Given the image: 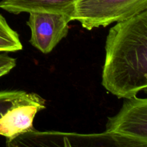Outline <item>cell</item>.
Instances as JSON below:
<instances>
[{"instance_id": "obj_1", "label": "cell", "mask_w": 147, "mask_h": 147, "mask_svg": "<svg viewBox=\"0 0 147 147\" xmlns=\"http://www.w3.org/2000/svg\"><path fill=\"white\" fill-rule=\"evenodd\" d=\"M103 87L119 98L136 96L147 87V10L118 22L106 37Z\"/></svg>"}, {"instance_id": "obj_2", "label": "cell", "mask_w": 147, "mask_h": 147, "mask_svg": "<svg viewBox=\"0 0 147 147\" xmlns=\"http://www.w3.org/2000/svg\"><path fill=\"white\" fill-rule=\"evenodd\" d=\"M147 10V0H79L71 14L88 30L125 21Z\"/></svg>"}, {"instance_id": "obj_3", "label": "cell", "mask_w": 147, "mask_h": 147, "mask_svg": "<svg viewBox=\"0 0 147 147\" xmlns=\"http://www.w3.org/2000/svg\"><path fill=\"white\" fill-rule=\"evenodd\" d=\"M72 21L69 16L53 12L30 13L27 24L31 31L30 43L47 54L68 34V24Z\"/></svg>"}, {"instance_id": "obj_4", "label": "cell", "mask_w": 147, "mask_h": 147, "mask_svg": "<svg viewBox=\"0 0 147 147\" xmlns=\"http://www.w3.org/2000/svg\"><path fill=\"white\" fill-rule=\"evenodd\" d=\"M45 109V99L36 93L25 92L0 118V136L11 139L34 130V117Z\"/></svg>"}, {"instance_id": "obj_5", "label": "cell", "mask_w": 147, "mask_h": 147, "mask_svg": "<svg viewBox=\"0 0 147 147\" xmlns=\"http://www.w3.org/2000/svg\"><path fill=\"white\" fill-rule=\"evenodd\" d=\"M124 99L119 113L108 119L105 131L147 142V99Z\"/></svg>"}, {"instance_id": "obj_6", "label": "cell", "mask_w": 147, "mask_h": 147, "mask_svg": "<svg viewBox=\"0 0 147 147\" xmlns=\"http://www.w3.org/2000/svg\"><path fill=\"white\" fill-rule=\"evenodd\" d=\"M70 147H147V142L115 133L65 132Z\"/></svg>"}, {"instance_id": "obj_7", "label": "cell", "mask_w": 147, "mask_h": 147, "mask_svg": "<svg viewBox=\"0 0 147 147\" xmlns=\"http://www.w3.org/2000/svg\"><path fill=\"white\" fill-rule=\"evenodd\" d=\"M79 0H1L0 8L11 14L22 12H53L69 16Z\"/></svg>"}, {"instance_id": "obj_8", "label": "cell", "mask_w": 147, "mask_h": 147, "mask_svg": "<svg viewBox=\"0 0 147 147\" xmlns=\"http://www.w3.org/2000/svg\"><path fill=\"white\" fill-rule=\"evenodd\" d=\"M5 147H70L65 132L36 129L7 139Z\"/></svg>"}, {"instance_id": "obj_9", "label": "cell", "mask_w": 147, "mask_h": 147, "mask_svg": "<svg viewBox=\"0 0 147 147\" xmlns=\"http://www.w3.org/2000/svg\"><path fill=\"white\" fill-rule=\"evenodd\" d=\"M22 49V45L17 32L13 30L0 14V52H17Z\"/></svg>"}, {"instance_id": "obj_10", "label": "cell", "mask_w": 147, "mask_h": 147, "mask_svg": "<svg viewBox=\"0 0 147 147\" xmlns=\"http://www.w3.org/2000/svg\"><path fill=\"white\" fill-rule=\"evenodd\" d=\"M23 90H2L0 91V118L12 106L17 98L22 96Z\"/></svg>"}, {"instance_id": "obj_11", "label": "cell", "mask_w": 147, "mask_h": 147, "mask_svg": "<svg viewBox=\"0 0 147 147\" xmlns=\"http://www.w3.org/2000/svg\"><path fill=\"white\" fill-rule=\"evenodd\" d=\"M15 66L16 59L7 55H0V67H11L14 68Z\"/></svg>"}, {"instance_id": "obj_12", "label": "cell", "mask_w": 147, "mask_h": 147, "mask_svg": "<svg viewBox=\"0 0 147 147\" xmlns=\"http://www.w3.org/2000/svg\"><path fill=\"white\" fill-rule=\"evenodd\" d=\"M13 67H0V78L2 77L4 75H7L10 72V70L12 69Z\"/></svg>"}]
</instances>
